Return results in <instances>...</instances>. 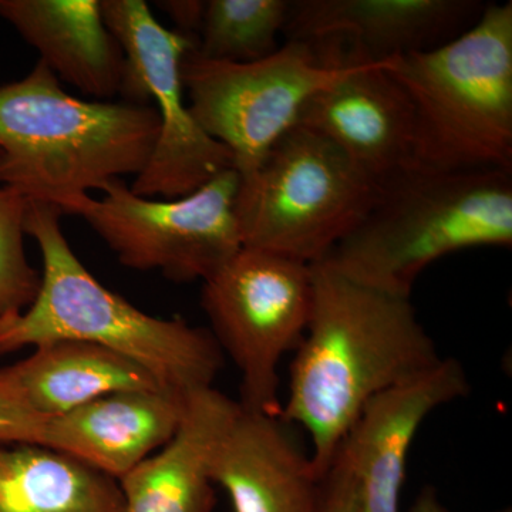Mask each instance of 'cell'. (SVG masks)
<instances>
[{
    "label": "cell",
    "mask_w": 512,
    "mask_h": 512,
    "mask_svg": "<svg viewBox=\"0 0 512 512\" xmlns=\"http://www.w3.org/2000/svg\"><path fill=\"white\" fill-rule=\"evenodd\" d=\"M100 5L127 60L121 99L151 104L160 119L156 146L130 190L138 197L174 200L235 170L231 151L198 126L185 104L181 63L195 40L164 28L144 0H100Z\"/></svg>",
    "instance_id": "cell-8"
},
{
    "label": "cell",
    "mask_w": 512,
    "mask_h": 512,
    "mask_svg": "<svg viewBox=\"0 0 512 512\" xmlns=\"http://www.w3.org/2000/svg\"><path fill=\"white\" fill-rule=\"evenodd\" d=\"M356 64H332L306 43L285 42L251 63L215 62L190 52L181 80L198 126L231 151L235 171L247 177L298 126L309 99Z\"/></svg>",
    "instance_id": "cell-10"
},
{
    "label": "cell",
    "mask_w": 512,
    "mask_h": 512,
    "mask_svg": "<svg viewBox=\"0 0 512 512\" xmlns=\"http://www.w3.org/2000/svg\"><path fill=\"white\" fill-rule=\"evenodd\" d=\"M298 126L328 140L382 187L413 170L412 106L384 62L357 63L320 90Z\"/></svg>",
    "instance_id": "cell-13"
},
{
    "label": "cell",
    "mask_w": 512,
    "mask_h": 512,
    "mask_svg": "<svg viewBox=\"0 0 512 512\" xmlns=\"http://www.w3.org/2000/svg\"><path fill=\"white\" fill-rule=\"evenodd\" d=\"M26 207L23 195L0 185V323L25 312L42 284L25 251Z\"/></svg>",
    "instance_id": "cell-21"
},
{
    "label": "cell",
    "mask_w": 512,
    "mask_h": 512,
    "mask_svg": "<svg viewBox=\"0 0 512 512\" xmlns=\"http://www.w3.org/2000/svg\"><path fill=\"white\" fill-rule=\"evenodd\" d=\"M119 481L37 444L0 443V512H123Z\"/></svg>",
    "instance_id": "cell-19"
},
{
    "label": "cell",
    "mask_w": 512,
    "mask_h": 512,
    "mask_svg": "<svg viewBox=\"0 0 512 512\" xmlns=\"http://www.w3.org/2000/svg\"><path fill=\"white\" fill-rule=\"evenodd\" d=\"M413 111V170L512 173V3L461 35L384 62Z\"/></svg>",
    "instance_id": "cell-4"
},
{
    "label": "cell",
    "mask_w": 512,
    "mask_h": 512,
    "mask_svg": "<svg viewBox=\"0 0 512 512\" xmlns=\"http://www.w3.org/2000/svg\"><path fill=\"white\" fill-rule=\"evenodd\" d=\"M62 215L55 205L28 200L25 232L42 252V284L25 312L0 323V356L79 340L128 357L170 392L190 396L212 387L224 353L210 330L154 318L104 288L70 248Z\"/></svg>",
    "instance_id": "cell-2"
},
{
    "label": "cell",
    "mask_w": 512,
    "mask_h": 512,
    "mask_svg": "<svg viewBox=\"0 0 512 512\" xmlns=\"http://www.w3.org/2000/svg\"><path fill=\"white\" fill-rule=\"evenodd\" d=\"M291 0H207L192 55L251 63L279 49Z\"/></svg>",
    "instance_id": "cell-20"
},
{
    "label": "cell",
    "mask_w": 512,
    "mask_h": 512,
    "mask_svg": "<svg viewBox=\"0 0 512 512\" xmlns=\"http://www.w3.org/2000/svg\"><path fill=\"white\" fill-rule=\"evenodd\" d=\"M238 185L237 171L227 170L185 197L151 200L116 178L100 200L83 195L63 215L82 217L127 268L204 282L241 251Z\"/></svg>",
    "instance_id": "cell-9"
},
{
    "label": "cell",
    "mask_w": 512,
    "mask_h": 512,
    "mask_svg": "<svg viewBox=\"0 0 512 512\" xmlns=\"http://www.w3.org/2000/svg\"><path fill=\"white\" fill-rule=\"evenodd\" d=\"M175 23V30L195 40L200 28L204 2L201 0H163L156 2Z\"/></svg>",
    "instance_id": "cell-24"
},
{
    "label": "cell",
    "mask_w": 512,
    "mask_h": 512,
    "mask_svg": "<svg viewBox=\"0 0 512 512\" xmlns=\"http://www.w3.org/2000/svg\"><path fill=\"white\" fill-rule=\"evenodd\" d=\"M319 512H357L355 480L345 461L339 456L322 481Z\"/></svg>",
    "instance_id": "cell-23"
},
{
    "label": "cell",
    "mask_w": 512,
    "mask_h": 512,
    "mask_svg": "<svg viewBox=\"0 0 512 512\" xmlns=\"http://www.w3.org/2000/svg\"><path fill=\"white\" fill-rule=\"evenodd\" d=\"M45 417L36 416L0 384V443L37 444Z\"/></svg>",
    "instance_id": "cell-22"
},
{
    "label": "cell",
    "mask_w": 512,
    "mask_h": 512,
    "mask_svg": "<svg viewBox=\"0 0 512 512\" xmlns=\"http://www.w3.org/2000/svg\"><path fill=\"white\" fill-rule=\"evenodd\" d=\"M484 6L478 0H291L284 35L329 63H380L450 42Z\"/></svg>",
    "instance_id": "cell-11"
},
{
    "label": "cell",
    "mask_w": 512,
    "mask_h": 512,
    "mask_svg": "<svg viewBox=\"0 0 512 512\" xmlns=\"http://www.w3.org/2000/svg\"><path fill=\"white\" fill-rule=\"evenodd\" d=\"M312 295L311 265L247 247L202 282L211 335L241 375V409L281 416L279 363L303 338Z\"/></svg>",
    "instance_id": "cell-7"
},
{
    "label": "cell",
    "mask_w": 512,
    "mask_h": 512,
    "mask_svg": "<svg viewBox=\"0 0 512 512\" xmlns=\"http://www.w3.org/2000/svg\"><path fill=\"white\" fill-rule=\"evenodd\" d=\"M382 192L328 140L293 127L254 173L239 177L242 247L318 264L365 220Z\"/></svg>",
    "instance_id": "cell-6"
},
{
    "label": "cell",
    "mask_w": 512,
    "mask_h": 512,
    "mask_svg": "<svg viewBox=\"0 0 512 512\" xmlns=\"http://www.w3.org/2000/svg\"><path fill=\"white\" fill-rule=\"evenodd\" d=\"M158 134L151 104L77 99L39 60L0 86V185L63 214L90 190L140 174Z\"/></svg>",
    "instance_id": "cell-3"
},
{
    "label": "cell",
    "mask_w": 512,
    "mask_h": 512,
    "mask_svg": "<svg viewBox=\"0 0 512 512\" xmlns=\"http://www.w3.org/2000/svg\"><path fill=\"white\" fill-rule=\"evenodd\" d=\"M470 384L456 359L377 394L350 427L338 454L355 480L357 512H399L407 457L423 421L466 396Z\"/></svg>",
    "instance_id": "cell-12"
},
{
    "label": "cell",
    "mask_w": 512,
    "mask_h": 512,
    "mask_svg": "<svg viewBox=\"0 0 512 512\" xmlns=\"http://www.w3.org/2000/svg\"><path fill=\"white\" fill-rule=\"evenodd\" d=\"M0 18L40 53L57 79L96 101L123 90L127 60L100 0H0Z\"/></svg>",
    "instance_id": "cell-17"
},
{
    "label": "cell",
    "mask_w": 512,
    "mask_h": 512,
    "mask_svg": "<svg viewBox=\"0 0 512 512\" xmlns=\"http://www.w3.org/2000/svg\"><path fill=\"white\" fill-rule=\"evenodd\" d=\"M498 512H511L510 508L508 510L498 511Z\"/></svg>",
    "instance_id": "cell-26"
},
{
    "label": "cell",
    "mask_w": 512,
    "mask_h": 512,
    "mask_svg": "<svg viewBox=\"0 0 512 512\" xmlns=\"http://www.w3.org/2000/svg\"><path fill=\"white\" fill-rule=\"evenodd\" d=\"M511 245V171L412 170L384 185L365 220L320 262L410 298L421 272L443 256Z\"/></svg>",
    "instance_id": "cell-5"
},
{
    "label": "cell",
    "mask_w": 512,
    "mask_h": 512,
    "mask_svg": "<svg viewBox=\"0 0 512 512\" xmlns=\"http://www.w3.org/2000/svg\"><path fill=\"white\" fill-rule=\"evenodd\" d=\"M35 349L26 359L2 367L0 384L45 419L111 393L165 390L144 367L93 343L59 340Z\"/></svg>",
    "instance_id": "cell-18"
},
{
    "label": "cell",
    "mask_w": 512,
    "mask_h": 512,
    "mask_svg": "<svg viewBox=\"0 0 512 512\" xmlns=\"http://www.w3.org/2000/svg\"><path fill=\"white\" fill-rule=\"evenodd\" d=\"M190 396L168 390L107 394L46 419L39 446L67 454L119 481L173 439Z\"/></svg>",
    "instance_id": "cell-14"
},
{
    "label": "cell",
    "mask_w": 512,
    "mask_h": 512,
    "mask_svg": "<svg viewBox=\"0 0 512 512\" xmlns=\"http://www.w3.org/2000/svg\"><path fill=\"white\" fill-rule=\"evenodd\" d=\"M410 512H451L441 503L439 495L434 488L426 487L414 501Z\"/></svg>",
    "instance_id": "cell-25"
},
{
    "label": "cell",
    "mask_w": 512,
    "mask_h": 512,
    "mask_svg": "<svg viewBox=\"0 0 512 512\" xmlns=\"http://www.w3.org/2000/svg\"><path fill=\"white\" fill-rule=\"evenodd\" d=\"M311 268V316L281 417L308 431L323 480L366 404L443 357L410 298L359 284L322 262Z\"/></svg>",
    "instance_id": "cell-1"
},
{
    "label": "cell",
    "mask_w": 512,
    "mask_h": 512,
    "mask_svg": "<svg viewBox=\"0 0 512 512\" xmlns=\"http://www.w3.org/2000/svg\"><path fill=\"white\" fill-rule=\"evenodd\" d=\"M239 409L214 387L192 393L173 439L120 478L123 512H212V458Z\"/></svg>",
    "instance_id": "cell-16"
},
{
    "label": "cell",
    "mask_w": 512,
    "mask_h": 512,
    "mask_svg": "<svg viewBox=\"0 0 512 512\" xmlns=\"http://www.w3.org/2000/svg\"><path fill=\"white\" fill-rule=\"evenodd\" d=\"M289 426L281 416L239 409L211 466L235 512H319L323 480Z\"/></svg>",
    "instance_id": "cell-15"
}]
</instances>
